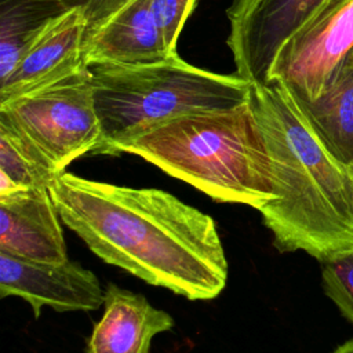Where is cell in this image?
Returning a JSON list of instances; mask_svg holds the SVG:
<instances>
[{"label":"cell","instance_id":"277c9868","mask_svg":"<svg viewBox=\"0 0 353 353\" xmlns=\"http://www.w3.org/2000/svg\"><path fill=\"white\" fill-rule=\"evenodd\" d=\"M102 138L92 154H120L139 135L183 114L245 103L251 83L185 62L178 54L139 65H92Z\"/></svg>","mask_w":353,"mask_h":353},{"label":"cell","instance_id":"ac0fdd59","mask_svg":"<svg viewBox=\"0 0 353 353\" xmlns=\"http://www.w3.org/2000/svg\"><path fill=\"white\" fill-rule=\"evenodd\" d=\"M65 8H79L87 19V37L98 30L131 0H58Z\"/></svg>","mask_w":353,"mask_h":353},{"label":"cell","instance_id":"52a82bcc","mask_svg":"<svg viewBox=\"0 0 353 353\" xmlns=\"http://www.w3.org/2000/svg\"><path fill=\"white\" fill-rule=\"evenodd\" d=\"M323 0H234L228 8L236 74L250 83H269L281 44Z\"/></svg>","mask_w":353,"mask_h":353},{"label":"cell","instance_id":"5b68a950","mask_svg":"<svg viewBox=\"0 0 353 353\" xmlns=\"http://www.w3.org/2000/svg\"><path fill=\"white\" fill-rule=\"evenodd\" d=\"M90 68L47 88L0 103V117L26 135L59 174L98 148L102 130Z\"/></svg>","mask_w":353,"mask_h":353},{"label":"cell","instance_id":"d6986e66","mask_svg":"<svg viewBox=\"0 0 353 353\" xmlns=\"http://www.w3.org/2000/svg\"><path fill=\"white\" fill-rule=\"evenodd\" d=\"M332 353H353V339L346 341L341 346H338Z\"/></svg>","mask_w":353,"mask_h":353},{"label":"cell","instance_id":"8992f818","mask_svg":"<svg viewBox=\"0 0 353 353\" xmlns=\"http://www.w3.org/2000/svg\"><path fill=\"white\" fill-rule=\"evenodd\" d=\"M353 47V0H323L279 48L269 81L299 99H316Z\"/></svg>","mask_w":353,"mask_h":353},{"label":"cell","instance_id":"30bf717a","mask_svg":"<svg viewBox=\"0 0 353 353\" xmlns=\"http://www.w3.org/2000/svg\"><path fill=\"white\" fill-rule=\"evenodd\" d=\"M59 219L48 188L0 196V252L37 262L66 261Z\"/></svg>","mask_w":353,"mask_h":353},{"label":"cell","instance_id":"9a60e30c","mask_svg":"<svg viewBox=\"0 0 353 353\" xmlns=\"http://www.w3.org/2000/svg\"><path fill=\"white\" fill-rule=\"evenodd\" d=\"M59 175L26 135L0 117V196L25 189H50Z\"/></svg>","mask_w":353,"mask_h":353},{"label":"cell","instance_id":"2e32d148","mask_svg":"<svg viewBox=\"0 0 353 353\" xmlns=\"http://www.w3.org/2000/svg\"><path fill=\"white\" fill-rule=\"evenodd\" d=\"M321 280L325 295L353 324V247L321 262Z\"/></svg>","mask_w":353,"mask_h":353},{"label":"cell","instance_id":"8fae6325","mask_svg":"<svg viewBox=\"0 0 353 353\" xmlns=\"http://www.w3.org/2000/svg\"><path fill=\"white\" fill-rule=\"evenodd\" d=\"M171 55L152 15L150 0H131L84 43L88 68L150 63Z\"/></svg>","mask_w":353,"mask_h":353},{"label":"cell","instance_id":"ffe728a7","mask_svg":"<svg viewBox=\"0 0 353 353\" xmlns=\"http://www.w3.org/2000/svg\"><path fill=\"white\" fill-rule=\"evenodd\" d=\"M350 172H352V175H353V168H352V170H350Z\"/></svg>","mask_w":353,"mask_h":353},{"label":"cell","instance_id":"5bb4252c","mask_svg":"<svg viewBox=\"0 0 353 353\" xmlns=\"http://www.w3.org/2000/svg\"><path fill=\"white\" fill-rule=\"evenodd\" d=\"M58 0H0V80L6 79L33 40L61 14Z\"/></svg>","mask_w":353,"mask_h":353},{"label":"cell","instance_id":"3957f363","mask_svg":"<svg viewBox=\"0 0 353 353\" xmlns=\"http://www.w3.org/2000/svg\"><path fill=\"white\" fill-rule=\"evenodd\" d=\"M120 153L142 157L218 203L259 211L274 199L268 149L248 101L172 119L130 141Z\"/></svg>","mask_w":353,"mask_h":353},{"label":"cell","instance_id":"ba28073f","mask_svg":"<svg viewBox=\"0 0 353 353\" xmlns=\"http://www.w3.org/2000/svg\"><path fill=\"white\" fill-rule=\"evenodd\" d=\"M19 296L37 319L41 307L57 312H91L105 301L98 277L80 263L37 262L0 252V296Z\"/></svg>","mask_w":353,"mask_h":353},{"label":"cell","instance_id":"7c38bea8","mask_svg":"<svg viewBox=\"0 0 353 353\" xmlns=\"http://www.w3.org/2000/svg\"><path fill=\"white\" fill-rule=\"evenodd\" d=\"M103 306V316L87 341V353H149L153 336L175 324L142 294L113 283L105 288Z\"/></svg>","mask_w":353,"mask_h":353},{"label":"cell","instance_id":"4fadbf2b","mask_svg":"<svg viewBox=\"0 0 353 353\" xmlns=\"http://www.w3.org/2000/svg\"><path fill=\"white\" fill-rule=\"evenodd\" d=\"M292 98L327 152L350 171L353 168V47L336 65L316 99L306 101L294 95Z\"/></svg>","mask_w":353,"mask_h":353},{"label":"cell","instance_id":"7a4b0ae2","mask_svg":"<svg viewBox=\"0 0 353 353\" xmlns=\"http://www.w3.org/2000/svg\"><path fill=\"white\" fill-rule=\"evenodd\" d=\"M248 103L270 160L274 199L259 212L273 245L320 262L352 248V172L327 152L281 81L251 83Z\"/></svg>","mask_w":353,"mask_h":353},{"label":"cell","instance_id":"9c48e42d","mask_svg":"<svg viewBox=\"0 0 353 353\" xmlns=\"http://www.w3.org/2000/svg\"><path fill=\"white\" fill-rule=\"evenodd\" d=\"M87 19L72 8L55 18L0 80V103L58 84L88 66L84 61Z\"/></svg>","mask_w":353,"mask_h":353},{"label":"cell","instance_id":"6da1fadb","mask_svg":"<svg viewBox=\"0 0 353 353\" xmlns=\"http://www.w3.org/2000/svg\"><path fill=\"white\" fill-rule=\"evenodd\" d=\"M61 221L103 262L190 301L218 296L228 261L215 221L156 188L62 172L50 188Z\"/></svg>","mask_w":353,"mask_h":353},{"label":"cell","instance_id":"e0dca14e","mask_svg":"<svg viewBox=\"0 0 353 353\" xmlns=\"http://www.w3.org/2000/svg\"><path fill=\"white\" fill-rule=\"evenodd\" d=\"M194 4L196 0H150L152 15L170 54H178L176 43Z\"/></svg>","mask_w":353,"mask_h":353}]
</instances>
